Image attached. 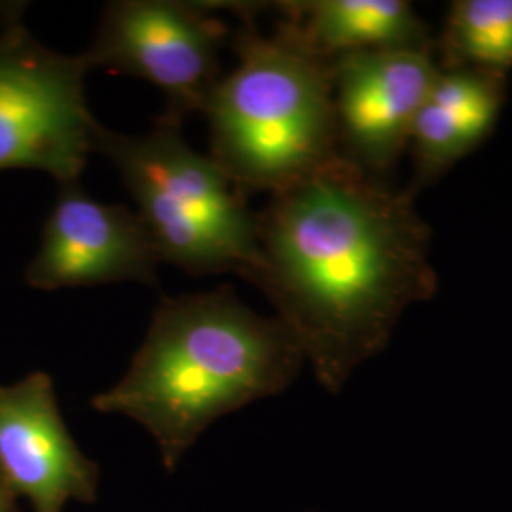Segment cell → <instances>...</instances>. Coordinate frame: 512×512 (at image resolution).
Returning a JSON list of instances; mask_svg holds the SVG:
<instances>
[{
  "instance_id": "1",
  "label": "cell",
  "mask_w": 512,
  "mask_h": 512,
  "mask_svg": "<svg viewBox=\"0 0 512 512\" xmlns=\"http://www.w3.org/2000/svg\"><path fill=\"white\" fill-rule=\"evenodd\" d=\"M255 277L327 391L378 355L401 313L437 291L414 194L346 158L270 196Z\"/></svg>"
},
{
  "instance_id": "3",
  "label": "cell",
  "mask_w": 512,
  "mask_h": 512,
  "mask_svg": "<svg viewBox=\"0 0 512 512\" xmlns=\"http://www.w3.org/2000/svg\"><path fill=\"white\" fill-rule=\"evenodd\" d=\"M241 19L236 69L222 76L203 116L211 158L243 194H277L338 160L332 65L277 25L262 35L253 2H230Z\"/></svg>"
},
{
  "instance_id": "5",
  "label": "cell",
  "mask_w": 512,
  "mask_h": 512,
  "mask_svg": "<svg viewBox=\"0 0 512 512\" xmlns=\"http://www.w3.org/2000/svg\"><path fill=\"white\" fill-rule=\"evenodd\" d=\"M84 55L42 46L16 23L0 35V169H35L78 183L99 126L86 101Z\"/></svg>"
},
{
  "instance_id": "15",
  "label": "cell",
  "mask_w": 512,
  "mask_h": 512,
  "mask_svg": "<svg viewBox=\"0 0 512 512\" xmlns=\"http://www.w3.org/2000/svg\"><path fill=\"white\" fill-rule=\"evenodd\" d=\"M21 14V4H10V2H0V19L10 25L16 23L18 16Z\"/></svg>"
},
{
  "instance_id": "2",
  "label": "cell",
  "mask_w": 512,
  "mask_h": 512,
  "mask_svg": "<svg viewBox=\"0 0 512 512\" xmlns=\"http://www.w3.org/2000/svg\"><path fill=\"white\" fill-rule=\"evenodd\" d=\"M304 361L293 332L230 287L165 296L126 376L92 408L141 423L175 471L213 421L285 391Z\"/></svg>"
},
{
  "instance_id": "11",
  "label": "cell",
  "mask_w": 512,
  "mask_h": 512,
  "mask_svg": "<svg viewBox=\"0 0 512 512\" xmlns=\"http://www.w3.org/2000/svg\"><path fill=\"white\" fill-rule=\"evenodd\" d=\"M444 71L512 69V0H458L440 42Z\"/></svg>"
},
{
  "instance_id": "4",
  "label": "cell",
  "mask_w": 512,
  "mask_h": 512,
  "mask_svg": "<svg viewBox=\"0 0 512 512\" xmlns=\"http://www.w3.org/2000/svg\"><path fill=\"white\" fill-rule=\"evenodd\" d=\"M93 152L116 167L162 262L188 274L255 281L258 215L215 160L184 141L183 122L162 114L145 135L99 124Z\"/></svg>"
},
{
  "instance_id": "13",
  "label": "cell",
  "mask_w": 512,
  "mask_h": 512,
  "mask_svg": "<svg viewBox=\"0 0 512 512\" xmlns=\"http://www.w3.org/2000/svg\"><path fill=\"white\" fill-rule=\"evenodd\" d=\"M410 143L416 158V177L410 194L418 192L425 184L433 183L475 148L458 122L429 99L414 122Z\"/></svg>"
},
{
  "instance_id": "14",
  "label": "cell",
  "mask_w": 512,
  "mask_h": 512,
  "mask_svg": "<svg viewBox=\"0 0 512 512\" xmlns=\"http://www.w3.org/2000/svg\"><path fill=\"white\" fill-rule=\"evenodd\" d=\"M16 499H18V495L12 492L8 482L0 475V512H18Z\"/></svg>"
},
{
  "instance_id": "9",
  "label": "cell",
  "mask_w": 512,
  "mask_h": 512,
  "mask_svg": "<svg viewBox=\"0 0 512 512\" xmlns=\"http://www.w3.org/2000/svg\"><path fill=\"white\" fill-rule=\"evenodd\" d=\"M0 475L33 512L97 499L99 467L74 442L46 372L0 385Z\"/></svg>"
},
{
  "instance_id": "12",
  "label": "cell",
  "mask_w": 512,
  "mask_h": 512,
  "mask_svg": "<svg viewBox=\"0 0 512 512\" xmlns=\"http://www.w3.org/2000/svg\"><path fill=\"white\" fill-rule=\"evenodd\" d=\"M503 99L505 74L473 69H440L429 93V101L446 110L475 147L494 128Z\"/></svg>"
},
{
  "instance_id": "7",
  "label": "cell",
  "mask_w": 512,
  "mask_h": 512,
  "mask_svg": "<svg viewBox=\"0 0 512 512\" xmlns=\"http://www.w3.org/2000/svg\"><path fill=\"white\" fill-rule=\"evenodd\" d=\"M330 65L340 154L382 179L410 143L440 69L416 48L355 52Z\"/></svg>"
},
{
  "instance_id": "6",
  "label": "cell",
  "mask_w": 512,
  "mask_h": 512,
  "mask_svg": "<svg viewBox=\"0 0 512 512\" xmlns=\"http://www.w3.org/2000/svg\"><path fill=\"white\" fill-rule=\"evenodd\" d=\"M228 27L209 2L114 0L84 59L93 69L145 78L167 99L165 116L202 114L220 80Z\"/></svg>"
},
{
  "instance_id": "8",
  "label": "cell",
  "mask_w": 512,
  "mask_h": 512,
  "mask_svg": "<svg viewBox=\"0 0 512 512\" xmlns=\"http://www.w3.org/2000/svg\"><path fill=\"white\" fill-rule=\"evenodd\" d=\"M162 264L135 211L63 184L25 279L40 291L137 281L156 285Z\"/></svg>"
},
{
  "instance_id": "10",
  "label": "cell",
  "mask_w": 512,
  "mask_h": 512,
  "mask_svg": "<svg viewBox=\"0 0 512 512\" xmlns=\"http://www.w3.org/2000/svg\"><path fill=\"white\" fill-rule=\"evenodd\" d=\"M277 10L279 25L330 63L355 52L429 44L423 21L404 0H306L281 2Z\"/></svg>"
}]
</instances>
